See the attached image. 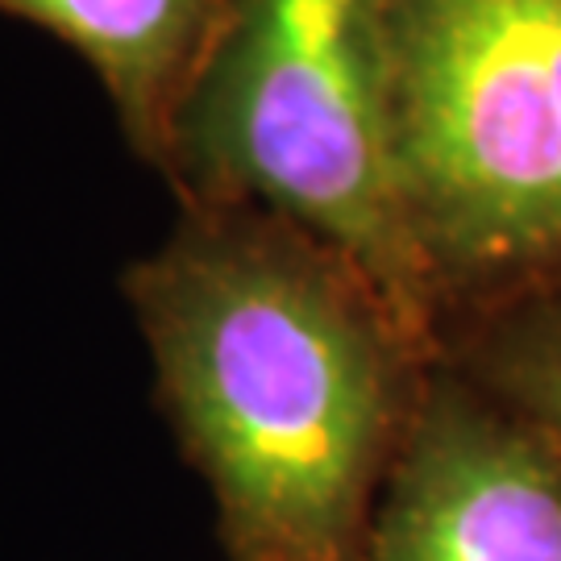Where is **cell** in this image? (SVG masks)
<instances>
[{
  "label": "cell",
  "mask_w": 561,
  "mask_h": 561,
  "mask_svg": "<svg viewBox=\"0 0 561 561\" xmlns=\"http://www.w3.org/2000/svg\"><path fill=\"white\" fill-rule=\"evenodd\" d=\"M121 287L225 561H362L442 354L341 250L254 204H180Z\"/></svg>",
  "instance_id": "cell-1"
},
{
  "label": "cell",
  "mask_w": 561,
  "mask_h": 561,
  "mask_svg": "<svg viewBox=\"0 0 561 561\" xmlns=\"http://www.w3.org/2000/svg\"><path fill=\"white\" fill-rule=\"evenodd\" d=\"M162 180L180 204H254L329 241L442 354L403 192L391 0H233Z\"/></svg>",
  "instance_id": "cell-2"
},
{
  "label": "cell",
  "mask_w": 561,
  "mask_h": 561,
  "mask_svg": "<svg viewBox=\"0 0 561 561\" xmlns=\"http://www.w3.org/2000/svg\"><path fill=\"white\" fill-rule=\"evenodd\" d=\"M403 192L442 333L561 287V0H391Z\"/></svg>",
  "instance_id": "cell-3"
},
{
  "label": "cell",
  "mask_w": 561,
  "mask_h": 561,
  "mask_svg": "<svg viewBox=\"0 0 561 561\" xmlns=\"http://www.w3.org/2000/svg\"><path fill=\"white\" fill-rule=\"evenodd\" d=\"M362 561H561V466L445 358L428 370Z\"/></svg>",
  "instance_id": "cell-4"
},
{
  "label": "cell",
  "mask_w": 561,
  "mask_h": 561,
  "mask_svg": "<svg viewBox=\"0 0 561 561\" xmlns=\"http://www.w3.org/2000/svg\"><path fill=\"white\" fill-rule=\"evenodd\" d=\"M96 76L129 150L162 175L175 125L233 18V0H0Z\"/></svg>",
  "instance_id": "cell-5"
},
{
  "label": "cell",
  "mask_w": 561,
  "mask_h": 561,
  "mask_svg": "<svg viewBox=\"0 0 561 561\" xmlns=\"http://www.w3.org/2000/svg\"><path fill=\"white\" fill-rule=\"evenodd\" d=\"M442 358L520 416L561 466V287L454 321Z\"/></svg>",
  "instance_id": "cell-6"
}]
</instances>
